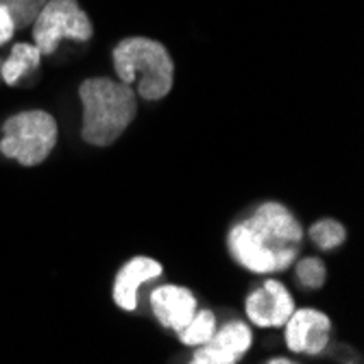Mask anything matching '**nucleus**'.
<instances>
[{
	"label": "nucleus",
	"instance_id": "nucleus-1",
	"mask_svg": "<svg viewBox=\"0 0 364 364\" xmlns=\"http://www.w3.org/2000/svg\"><path fill=\"white\" fill-rule=\"evenodd\" d=\"M304 242L301 223L277 201L259 203L227 234V249L242 269L269 275L286 271L296 259Z\"/></svg>",
	"mask_w": 364,
	"mask_h": 364
},
{
	"label": "nucleus",
	"instance_id": "nucleus-2",
	"mask_svg": "<svg viewBox=\"0 0 364 364\" xmlns=\"http://www.w3.org/2000/svg\"><path fill=\"white\" fill-rule=\"evenodd\" d=\"M79 98L83 105L81 136L94 146L114 144L138 116V94L109 77L85 79L79 85Z\"/></svg>",
	"mask_w": 364,
	"mask_h": 364
},
{
	"label": "nucleus",
	"instance_id": "nucleus-3",
	"mask_svg": "<svg viewBox=\"0 0 364 364\" xmlns=\"http://www.w3.org/2000/svg\"><path fill=\"white\" fill-rule=\"evenodd\" d=\"M118 81L136 85L144 101H159L168 96L175 81V63L161 42L151 38H124L112 53Z\"/></svg>",
	"mask_w": 364,
	"mask_h": 364
},
{
	"label": "nucleus",
	"instance_id": "nucleus-4",
	"mask_svg": "<svg viewBox=\"0 0 364 364\" xmlns=\"http://www.w3.org/2000/svg\"><path fill=\"white\" fill-rule=\"evenodd\" d=\"M57 140L59 127L55 116L44 109H28L5 120L0 153L16 159L20 166H38L55 151Z\"/></svg>",
	"mask_w": 364,
	"mask_h": 364
},
{
	"label": "nucleus",
	"instance_id": "nucleus-5",
	"mask_svg": "<svg viewBox=\"0 0 364 364\" xmlns=\"http://www.w3.org/2000/svg\"><path fill=\"white\" fill-rule=\"evenodd\" d=\"M33 24V44L42 55H53L61 40L87 42L94 36L90 16L81 9L79 0H48Z\"/></svg>",
	"mask_w": 364,
	"mask_h": 364
},
{
	"label": "nucleus",
	"instance_id": "nucleus-6",
	"mask_svg": "<svg viewBox=\"0 0 364 364\" xmlns=\"http://www.w3.org/2000/svg\"><path fill=\"white\" fill-rule=\"evenodd\" d=\"M284 327L286 345L294 353L318 355L327 349L329 338H332V321L325 312L314 308H294Z\"/></svg>",
	"mask_w": 364,
	"mask_h": 364
},
{
	"label": "nucleus",
	"instance_id": "nucleus-7",
	"mask_svg": "<svg viewBox=\"0 0 364 364\" xmlns=\"http://www.w3.org/2000/svg\"><path fill=\"white\" fill-rule=\"evenodd\" d=\"M294 308L292 294L277 279H267L245 299L247 318L257 327H282Z\"/></svg>",
	"mask_w": 364,
	"mask_h": 364
},
{
	"label": "nucleus",
	"instance_id": "nucleus-8",
	"mask_svg": "<svg viewBox=\"0 0 364 364\" xmlns=\"http://www.w3.org/2000/svg\"><path fill=\"white\" fill-rule=\"evenodd\" d=\"M151 310L161 327L179 332L196 312V296L186 286L164 284L151 292Z\"/></svg>",
	"mask_w": 364,
	"mask_h": 364
},
{
	"label": "nucleus",
	"instance_id": "nucleus-9",
	"mask_svg": "<svg viewBox=\"0 0 364 364\" xmlns=\"http://www.w3.org/2000/svg\"><path fill=\"white\" fill-rule=\"evenodd\" d=\"M164 273V267L153 259V257H146V255H136L131 257L129 262H124L116 279H114V301L118 308L131 312L136 310L138 306V290L142 284L159 277Z\"/></svg>",
	"mask_w": 364,
	"mask_h": 364
},
{
	"label": "nucleus",
	"instance_id": "nucleus-10",
	"mask_svg": "<svg viewBox=\"0 0 364 364\" xmlns=\"http://www.w3.org/2000/svg\"><path fill=\"white\" fill-rule=\"evenodd\" d=\"M40 61H42V53L36 44L18 42L11 48V55L0 63V79L7 85L16 87L22 79H26L40 68Z\"/></svg>",
	"mask_w": 364,
	"mask_h": 364
},
{
	"label": "nucleus",
	"instance_id": "nucleus-11",
	"mask_svg": "<svg viewBox=\"0 0 364 364\" xmlns=\"http://www.w3.org/2000/svg\"><path fill=\"white\" fill-rule=\"evenodd\" d=\"M210 343L225 349V351H229V353H234L236 358H240L251 349L253 334H251V327L247 323L229 321L220 329H216V334H214V338Z\"/></svg>",
	"mask_w": 364,
	"mask_h": 364
},
{
	"label": "nucleus",
	"instance_id": "nucleus-12",
	"mask_svg": "<svg viewBox=\"0 0 364 364\" xmlns=\"http://www.w3.org/2000/svg\"><path fill=\"white\" fill-rule=\"evenodd\" d=\"M216 314L212 310H196L194 316L190 318V323L179 329V341L188 347H201L205 343H210L216 334Z\"/></svg>",
	"mask_w": 364,
	"mask_h": 364
},
{
	"label": "nucleus",
	"instance_id": "nucleus-13",
	"mask_svg": "<svg viewBox=\"0 0 364 364\" xmlns=\"http://www.w3.org/2000/svg\"><path fill=\"white\" fill-rule=\"evenodd\" d=\"M310 238L321 251H332L347 240V229L334 218H323L310 227Z\"/></svg>",
	"mask_w": 364,
	"mask_h": 364
},
{
	"label": "nucleus",
	"instance_id": "nucleus-14",
	"mask_svg": "<svg viewBox=\"0 0 364 364\" xmlns=\"http://www.w3.org/2000/svg\"><path fill=\"white\" fill-rule=\"evenodd\" d=\"M294 279L306 290H318L327 279V269H325L323 259H318V257L299 259L296 262V269H294Z\"/></svg>",
	"mask_w": 364,
	"mask_h": 364
},
{
	"label": "nucleus",
	"instance_id": "nucleus-15",
	"mask_svg": "<svg viewBox=\"0 0 364 364\" xmlns=\"http://www.w3.org/2000/svg\"><path fill=\"white\" fill-rule=\"evenodd\" d=\"M46 3L48 0H0V5H5L9 9V14L16 22V28L28 26Z\"/></svg>",
	"mask_w": 364,
	"mask_h": 364
},
{
	"label": "nucleus",
	"instance_id": "nucleus-16",
	"mask_svg": "<svg viewBox=\"0 0 364 364\" xmlns=\"http://www.w3.org/2000/svg\"><path fill=\"white\" fill-rule=\"evenodd\" d=\"M238 360L240 358H236L234 353H229V351H225V349H220V347H216L212 343L201 345L192 355L194 364H236Z\"/></svg>",
	"mask_w": 364,
	"mask_h": 364
},
{
	"label": "nucleus",
	"instance_id": "nucleus-17",
	"mask_svg": "<svg viewBox=\"0 0 364 364\" xmlns=\"http://www.w3.org/2000/svg\"><path fill=\"white\" fill-rule=\"evenodd\" d=\"M16 33V22L5 5H0V46L7 44Z\"/></svg>",
	"mask_w": 364,
	"mask_h": 364
},
{
	"label": "nucleus",
	"instance_id": "nucleus-18",
	"mask_svg": "<svg viewBox=\"0 0 364 364\" xmlns=\"http://www.w3.org/2000/svg\"><path fill=\"white\" fill-rule=\"evenodd\" d=\"M269 362H275V364H277V362H282V364H290L292 360H288V358H273V360H269Z\"/></svg>",
	"mask_w": 364,
	"mask_h": 364
}]
</instances>
